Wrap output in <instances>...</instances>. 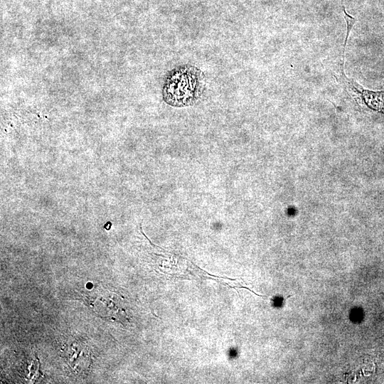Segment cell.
Here are the masks:
<instances>
[{"label": "cell", "instance_id": "6da1fadb", "mask_svg": "<svg viewBox=\"0 0 384 384\" xmlns=\"http://www.w3.org/2000/svg\"><path fill=\"white\" fill-rule=\"evenodd\" d=\"M204 75L192 65L178 66L167 75L163 88L164 101L174 107H186L196 103L204 89Z\"/></svg>", "mask_w": 384, "mask_h": 384}, {"label": "cell", "instance_id": "7a4b0ae2", "mask_svg": "<svg viewBox=\"0 0 384 384\" xmlns=\"http://www.w3.org/2000/svg\"><path fill=\"white\" fill-rule=\"evenodd\" d=\"M346 53H343V64L340 76L335 75L338 82L343 85L350 95L360 106H363L384 115V90L374 91L365 89L353 79L348 78L344 73Z\"/></svg>", "mask_w": 384, "mask_h": 384}]
</instances>
